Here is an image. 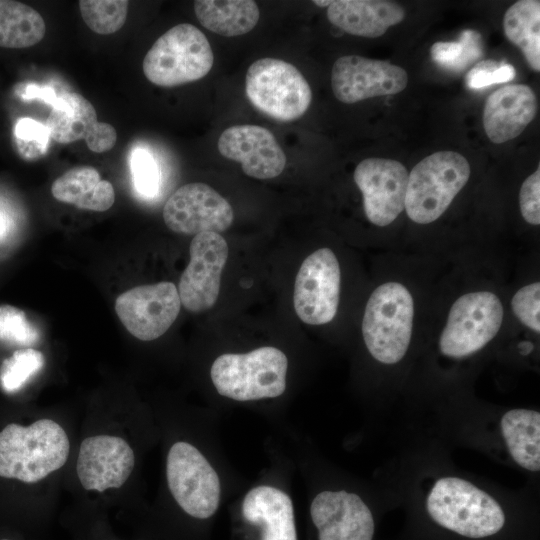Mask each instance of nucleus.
Listing matches in <instances>:
<instances>
[{
  "label": "nucleus",
  "instance_id": "26",
  "mask_svg": "<svg viewBox=\"0 0 540 540\" xmlns=\"http://www.w3.org/2000/svg\"><path fill=\"white\" fill-rule=\"evenodd\" d=\"M507 39L523 53L529 66L540 71V2L520 0L511 5L503 18Z\"/></svg>",
  "mask_w": 540,
  "mask_h": 540
},
{
  "label": "nucleus",
  "instance_id": "32",
  "mask_svg": "<svg viewBox=\"0 0 540 540\" xmlns=\"http://www.w3.org/2000/svg\"><path fill=\"white\" fill-rule=\"evenodd\" d=\"M14 133L20 153L27 159L40 157L46 152L50 134L45 124L32 118H21Z\"/></svg>",
  "mask_w": 540,
  "mask_h": 540
},
{
  "label": "nucleus",
  "instance_id": "19",
  "mask_svg": "<svg viewBox=\"0 0 540 540\" xmlns=\"http://www.w3.org/2000/svg\"><path fill=\"white\" fill-rule=\"evenodd\" d=\"M536 112V95L529 86L505 85L486 99L483 110L485 133L496 144L512 140L524 131Z\"/></svg>",
  "mask_w": 540,
  "mask_h": 540
},
{
  "label": "nucleus",
  "instance_id": "18",
  "mask_svg": "<svg viewBox=\"0 0 540 540\" xmlns=\"http://www.w3.org/2000/svg\"><path fill=\"white\" fill-rule=\"evenodd\" d=\"M220 154L239 162L243 172L256 179H272L282 173L286 156L268 129L252 124L234 125L218 139Z\"/></svg>",
  "mask_w": 540,
  "mask_h": 540
},
{
  "label": "nucleus",
  "instance_id": "12",
  "mask_svg": "<svg viewBox=\"0 0 540 540\" xmlns=\"http://www.w3.org/2000/svg\"><path fill=\"white\" fill-rule=\"evenodd\" d=\"M189 253L190 261L177 289L185 309L200 313L213 307L217 301L229 249L219 233L203 232L192 239Z\"/></svg>",
  "mask_w": 540,
  "mask_h": 540
},
{
  "label": "nucleus",
  "instance_id": "28",
  "mask_svg": "<svg viewBox=\"0 0 540 540\" xmlns=\"http://www.w3.org/2000/svg\"><path fill=\"white\" fill-rule=\"evenodd\" d=\"M483 55L481 35L471 29L464 30L458 41L436 42L431 47V57L440 67L460 72Z\"/></svg>",
  "mask_w": 540,
  "mask_h": 540
},
{
  "label": "nucleus",
  "instance_id": "22",
  "mask_svg": "<svg viewBox=\"0 0 540 540\" xmlns=\"http://www.w3.org/2000/svg\"><path fill=\"white\" fill-rule=\"evenodd\" d=\"M242 515L262 526V540H297L293 502L279 488L261 485L249 490L242 501Z\"/></svg>",
  "mask_w": 540,
  "mask_h": 540
},
{
  "label": "nucleus",
  "instance_id": "21",
  "mask_svg": "<svg viewBox=\"0 0 540 540\" xmlns=\"http://www.w3.org/2000/svg\"><path fill=\"white\" fill-rule=\"evenodd\" d=\"M405 17L401 5L385 0H337L327 9L328 20L344 32L376 38Z\"/></svg>",
  "mask_w": 540,
  "mask_h": 540
},
{
  "label": "nucleus",
  "instance_id": "37",
  "mask_svg": "<svg viewBox=\"0 0 540 540\" xmlns=\"http://www.w3.org/2000/svg\"><path fill=\"white\" fill-rule=\"evenodd\" d=\"M87 147L95 153L111 150L116 144V129L109 123L97 122L84 137Z\"/></svg>",
  "mask_w": 540,
  "mask_h": 540
},
{
  "label": "nucleus",
  "instance_id": "42",
  "mask_svg": "<svg viewBox=\"0 0 540 540\" xmlns=\"http://www.w3.org/2000/svg\"><path fill=\"white\" fill-rule=\"evenodd\" d=\"M0 540H12L10 538H1Z\"/></svg>",
  "mask_w": 540,
  "mask_h": 540
},
{
  "label": "nucleus",
  "instance_id": "39",
  "mask_svg": "<svg viewBox=\"0 0 540 540\" xmlns=\"http://www.w3.org/2000/svg\"><path fill=\"white\" fill-rule=\"evenodd\" d=\"M533 349V344L531 342H524L520 344V350L522 354L527 355L529 354Z\"/></svg>",
  "mask_w": 540,
  "mask_h": 540
},
{
  "label": "nucleus",
  "instance_id": "1",
  "mask_svg": "<svg viewBox=\"0 0 540 540\" xmlns=\"http://www.w3.org/2000/svg\"><path fill=\"white\" fill-rule=\"evenodd\" d=\"M389 477V496H404L435 527L465 540L501 535L517 494L456 469L437 451L406 454Z\"/></svg>",
  "mask_w": 540,
  "mask_h": 540
},
{
  "label": "nucleus",
  "instance_id": "17",
  "mask_svg": "<svg viewBox=\"0 0 540 540\" xmlns=\"http://www.w3.org/2000/svg\"><path fill=\"white\" fill-rule=\"evenodd\" d=\"M134 464L135 455L126 440L95 435L82 441L76 472L85 490L104 492L120 488L131 475Z\"/></svg>",
  "mask_w": 540,
  "mask_h": 540
},
{
  "label": "nucleus",
  "instance_id": "9",
  "mask_svg": "<svg viewBox=\"0 0 540 540\" xmlns=\"http://www.w3.org/2000/svg\"><path fill=\"white\" fill-rule=\"evenodd\" d=\"M169 490L180 508L196 519H208L217 511L221 483L216 470L194 445L175 442L166 461Z\"/></svg>",
  "mask_w": 540,
  "mask_h": 540
},
{
  "label": "nucleus",
  "instance_id": "16",
  "mask_svg": "<svg viewBox=\"0 0 540 540\" xmlns=\"http://www.w3.org/2000/svg\"><path fill=\"white\" fill-rule=\"evenodd\" d=\"M408 84L406 71L388 61L358 55L338 58L331 72L335 97L346 104L377 96L393 95Z\"/></svg>",
  "mask_w": 540,
  "mask_h": 540
},
{
  "label": "nucleus",
  "instance_id": "30",
  "mask_svg": "<svg viewBox=\"0 0 540 540\" xmlns=\"http://www.w3.org/2000/svg\"><path fill=\"white\" fill-rule=\"evenodd\" d=\"M44 355L33 348L16 350L0 368V384L5 392L21 389L44 365Z\"/></svg>",
  "mask_w": 540,
  "mask_h": 540
},
{
  "label": "nucleus",
  "instance_id": "31",
  "mask_svg": "<svg viewBox=\"0 0 540 540\" xmlns=\"http://www.w3.org/2000/svg\"><path fill=\"white\" fill-rule=\"evenodd\" d=\"M0 339L19 345H30L38 339V333L20 309L0 306Z\"/></svg>",
  "mask_w": 540,
  "mask_h": 540
},
{
  "label": "nucleus",
  "instance_id": "41",
  "mask_svg": "<svg viewBox=\"0 0 540 540\" xmlns=\"http://www.w3.org/2000/svg\"><path fill=\"white\" fill-rule=\"evenodd\" d=\"M314 4H316L317 6H320V7H325V6H329L331 1H321V0H316V1H313Z\"/></svg>",
  "mask_w": 540,
  "mask_h": 540
},
{
  "label": "nucleus",
  "instance_id": "14",
  "mask_svg": "<svg viewBox=\"0 0 540 540\" xmlns=\"http://www.w3.org/2000/svg\"><path fill=\"white\" fill-rule=\"evenodd\" d=\"M166 226L181 234L220 233L233 223L230 203L216 190L201 182L178 188L163 208Z\"/></svg>",
  "mask_w": 540,
  "mask_h": 540
},
{
  "label": "nucleus",
  "instance_id": "13",
  "mask_svg": "<svg viewBox=\"0 0 540 540\" xmlns=\"http://www.w3.org/2000/svg\"><path fill=\"white\" fill-rule=\"evenodd\" d=\"M318 540H374L376 519L369 503L357 492L325 489L310 504Z\"/></svg>",
  "mask_w": 540,
  "mask_h": 540
},
{
  "label": "nucleus",
  "instance_id": "5",
  "mask_svg": "<svg viewBox=\"0 0 540 540\" xmlns=\"http://www.w3.org/2000/svg\"><path fill=\"white\" fill-rule=\"evenodd\" d=\"M467 159L454 151H439L418 162L408 176L405 211L415 223L436 221L469 180Z\"/></svg>",
  "mask_w": 540,
  "mask_h": 540
},
{
  "label": "nucleus",
  "instance_id": "6",
  "mask_svg": "<svg viewBox=\"0 0 540 540\" xmlns=\"http://www.w3.org/2000/svg\"><path fill=\"white\" fill-rule=\"evenodd\" d=\"M213 63V51L203 32L182 23L155 41L143 59L142 69L151 83L174 87L203 78Z\"/></svg>",
  "mask_w": 540,
  "mask_h": 540
},
{
  "label": "nucleus",
  "instance_id": "7",
  "mask_svg": "<svg viewBox=\"0 0 540 540\" xmlns=\"http://www.w3.org/2000/svg\"><path fill=\"white\" fill-rule=\"evenodd\" d=\"M504 318L499 297L490 291L461 295L451 306L438 349L442 356L461 360L481 351L498 334Z\"/></svg>",
  "mask_w": 540,
  "mask_h": 540
},
{
  "label": "nucleus",
  "instance_id": "23",
  "mask_svg": "<svg viewBox=\"0 0 540 540\" xmlns=\"http://www.w3.org/2000/svg\"><path fill=\"white\" fill-rule=\"evenodd\" d=\"M52 196L79 209L102 212L115 202L113 185L103 180L92 166H76L58 177L51 186Z\"/></svg>",
  "mask_w": 540,
  "mask_h": 540
},
{
  "label": "nucleus",
  "instance_id": "25",
  "mask_svg": "<svg viewBox=\"0 0 540 540\" xmlns=\"http://www.w3.org/2000/svg\"><path fill=\"white\" fill-rule=\"evenodd\" d=\"M97 122L96 110L89 100L77 92H62L52 104L45 126L50 138L69 144L84 139Z\"/></svg>",
  "mask_w": 540,
  "mask_h": 540
},
{
  "label": "nucleus",
  "instance_id": "34",
  "mask_svg": "<svg viewBox=\"0 0 540 540\" xmlns=\"http://www.w3.org/2000/svg\"><path fill=\"white\" fill-rule=\"evenodd\" d=\"M517 319L536 333L540 332V283L533 282L520 288L511 300Z\"/></svg>",
  "mask_w": 540,
  "mask_h": 540
},
{
  "label": "nucleus",
  "instance_id": "33",
  "mask_svg": "<svg viewBox=\"0 0 540 540\" xmlns=\"http://www.w3.org/2000/svg\"><path fill=\"white\" fill-rule=\"evenodd\" d=\"M133 183L144 197H153L159 187V170L152 154L143 148H136L131 155Z\"/></svg>",
  "mask_w": 540,
  "mask_h": 540
},
{
  "label": "nucleus",
  "instance_id": "24",
  "mask_svg": "<svg viewBox=\"0 0 540 540\" xmlns=\"http://www.w3.org/2000/svg\"><path fill=\"white\" fill-rule=\"evenodd\" d=\"M194 11L202 26L225 37L248 33L260 18L258 6L251 0H197Z\"/></svg>",
  "mask_w": 540,
  "mask_h": 540
},
{
  "label": "nucleus",
  "instance_id": "38",
  "mask_svg": "<svg viewBox=\"0 0 540 540\" xmlns=\"http://www.w3.org/2000/svg\"><path fill=\"white\" fill-rule=\"evenodd\" d=\"M24 99H33L38 98L42 99L46 103L52 104L55 102L57 95L53 91V89L48 87H39L35 85H29L25 90V95H23Z\"/></svg>",
  "mask_w": 540,
  "mask_h": 540
},
{
  "label": "nucleus",
  "instance_id": "11",
  "mask_svg": "<svg viewBox=\"0 0 540 540\" xmlns=\"http://www.w3.org/2000/svg\"><path fill=\"white\" fill-rule=\"evenodd\" d=\"M180 308L177 287L166 281L133 287L115 301V312L121 323L142 341H152L166 333Z\"/></svg>",
  "mask_w": 540,
  "mask_h": 540
},
{
  "label": "nucleus",
  "instance_id": "20",
  "mask_svg": "<svg viewBox=\"0 0 540 540\" xmlns=\"http://www.w3.org/2000/svg\"><path fill=\"white\" fill-rule=\"evenodd\" d=\"M502 455L507 462L529 474L540 472V412L515 407L500 412Z\"/></svg>",
  "mask_w": 540,
  "mask_h": 540
},
{
  "label": "nucleus",
  "instance_id": "36",
  "mask_svg": "<svg viewBox=\"0 0 540 540\" xmlns=\"http://www.w3.org/2000/svg\"><path fill=\"white\" fill-rule=\"evenodd\" d=\"M519 207L524 220L534 226L540 224V170L528 176L521 185Z\"/></svg>",
  "mask_w": 540,
  "mask_h": 540
},
{
  "label": "nucleus",
  "instance_id": "10",
  "mask_svg": "<svg viewBox=\"0 0 540 540\" xmlns=\"http://www.w3.org/2000/svg\"><path fill=\"white\" fill-rule=\"evenodd\" d=\"M340 283L339 262L330 248L307 256L294 284L293 304L299 319L309 325L331 322L339 305Z\"/></svg>",
  "mask_w": 540,
  "mask_h": 540
},
{
  "label": "nucleus",
  "instance_id": "2",
  "mask_svg": "<svg viewBox=\"0 0 540 540\" xmlns=\"http://www.w3.org/2000/svg\"><path fill=\"white\" fill-rule=\"evenodd\" d=\"M65 430L51 419L0 431V477L36 483L60 469L69 456Z\"/></svg>",
  "mask_w": 540,
  "mask_h": 540
},
{
  "label": "nucleus",
  "instance_id": "35",
  "mask_svg": "<svg viewBox=\"0 0 540 540\" xmlns=\"http://www.w3.org/2000/svg\"><path fill=\"white\" fill-rule=\"evenodd\" d=\"M515 77V69L505 62L484 60L478 62L466 74V86L470 89H481L493 84L506 83Z\"/></svg>",
  "mask_w": 540,
  "mask_h": 540
},
{
  "label": "nucleus",
  "instance_id": "8",
  "mask_svg": "<svg viewBox=\"0 0 540 540\" xmlns=\"http://www.w3.org/2000/svg\"><path fill=\"white\" fill-rule=\"evenodd\" d=\"M245 91L252 105L279 121H293L311 104V88L292 64L275 58L253 62L246 73Z\"/></svg>",
  "mask_w": 540,
  "mask_h": 540
},
{
  "label": "nucleus",
  "instance_id": "40",
  "mask_svg": "<svg viewBox=\"0 0 540 540\" xmlns=\"http://www.w3.org/2000/svg\"><path fill=\"white\" fill-rule=\"evenodd\" d=\"M6 230V223L2 216H0V237L4 234Z\"/></svg>",
  "mask_w": 540,
  "mask_h": 540
},
{
  "label": "nucleus",
  "instance_id": "4",
  "mask_svg": "<svg viewBox=\"0 0 540 540\" xmlns=\"http://www.w3.org/2000/svg\"><path fill=\"white\" fill-rule=\"evenodd\" d=\"M288 359L276 347L265 346L248 353H225L210 369L216 391L236 401L281 396L286 390Z\"/></svg>",
  "mask_w": 540,
  "mask_h": 540
},
{
  "label": "nucleus",
  "instance_id": "29",
  "mask_svg": "<svg viewBox=\"0 0 540 540\" xmlns=\"http://www.w3.org/2000/svg\"><path fill=\"white\" fill-rule=\"evenodd\" d=\"M79 9L85 24L95 33L109 35L125 24L126 0H80Z\"/></svg>",
  "mask_w": 540,
  "mask_h": 540
},
{
  "label": "nucleus",
  "instance_id": "27",
  "mask_svg": "<svg viewBox=\"0 0 540 540\" xmlns=\"http://www.w3.org/2000/svg\"><path fill=\"white\" fill-rule=\"evenodd\" d=\"M45 32V21L35 9L21 2L0 0V47H31L43 39Z\"/></svg>",
  "mask_w": 540,
  "mask_h": 540
},
{
  "label": "nucleus",
  "instance_id": "15",
  "mask_svg": "<svg viewBox=\"0 0 540 540\" xmlns=\"http://www.w3.org/2000/svg\"><path fill=\"white\" fill-rule=\"evenodd\" d=\"M408 176L402 163L387 158H367L356 166L354 181L363 196L365 215L372 224L388 226L401 214Z\"/></svg>",
  "mask_w": 540,
  "mask_h": 540
},
{
  "label": "nucleus",
  "instance_id": "3",
  "mask_svg": "<svg viewBox=\"0 0 540 540\" xmlns=\"http://www.w3.org/2000/svg\"><path fill=\"white\" fill-rule=\"evenodd\" d=\"M414 321V300L402 283L379 285L370 295L362 320V336L370 356L394 366L408 353Z\"/></svg>",
  "mask_w": 540,
  "mask_h": 540
}]
</instances>
